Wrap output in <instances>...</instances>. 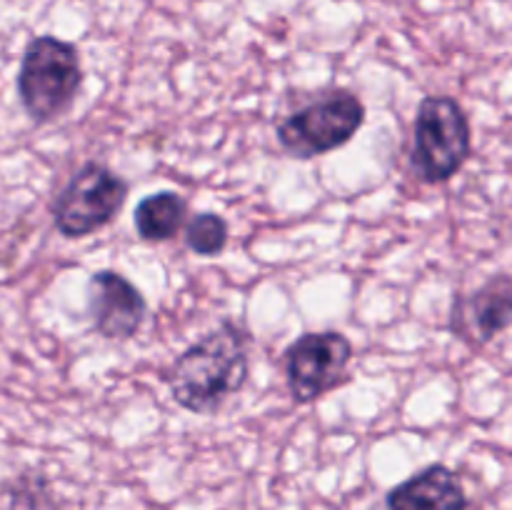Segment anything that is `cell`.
I'll use <instances>...</instances> for the list:
<instances>
[{"label":"cell","mask_w":512,"mask_h":510,"mask_svg":"<svg viewBox=\"0 0 512 510\" xmlns=\"http://www.w3.org/2000/svg\"><path fill=\"white\" fill-rule=\"evenodd\" d=\"M250 375V338L240 325L225 320L190 345L168 373L175 403L195 415L218 413L230 395L240 393Z\"/></svg>","instance_id":"cell-1"},{"label":"cell","mask_w":512,"mask_h":510,"mask_svg":"<svg viewBox=\"0 0 512 510\" xmlns=\"http://www.w3.org/2000/svg\"><path fill=\"white\" fill-rule=\"evenodd\" d=\"M80 85L83 65L73 43L53 35L30 40L20 60L18 95L33 123L58 120L75 103Z\"/></svg>","instance_id":"cell-2"},{"label":"cell","mask_w":512,"mask_h":510,"mask_svg":"<svg viewBox=\"0 0 512 510\" xmlns=\"http://www.w3.org/2000/svg\"><path fill=\"white\" fill-rule=\"evenodd\" d=\"M473 150L468 115L450 95H425L418 105L410 168L423 183H448Z\"/></svg>","instance_id":"cell-3"},{"label":"cell","mask_w":512,"mask_h":510,"mask_svg":"<svg viewBox=\"0 0 512 510\" xmlns=\"http://www.w3.org/2000/svg\"><path fill=\"white\" fill-rule=\"evenodd\" d=\"M365 123V105L353 90H330L323 98L285 115L278 125V143L293 158L310 160L343 148Z\"/></svg>","instance_id":"cell-4"},{"label":"cell","mask_w":512,"mask_h":510,"mask_svg":"<svg viewBox=\"0 0 512 510\" xmlns=\"http://www.w3.org/2000/svg\"><path fill=\"white\" fill-rule=\"evenodd\" d=\"M128 200V183L103 163H85L75 170L53 203L55 228L65 238H85L113 223Z\"/></svg>","instance_id":"cell-5"},{"label":"cell","mask_w":512,"mask_h":510,"mask_svg":"<svg viewBox=\"0 0 512 510\" xmlns=\"http://www.w3.org/2000/svg\"><path fill=\"white\" fill-rule=\"evenodd\" d=\"M353 343L338 330L305 333L285 350V378L295 403H315L345 380Z\"/></svg>","instance_id":"cell-6"},{"label":"cell","mask_w":512,"mask_h":510,"mask_svg":"<svg viewBox=\"0 0 512 510\" xmlns=\"http://www.w3.org/2000/svg\"><path fill=\"white\" fill-rule=\"evenodd\" d=\"M88 313L105 340H130L148 315V303L118 270H98L88 280Z\"/></svg>","instance_id":"cell-7"},{"label":"cell","mask_w":512,"mask_h":510,"mask_svg":"<svg viewBox=\"0 0 512 510\" xmlns=\"http://www.w3.org/2000/svg\"><path fill=\"white\" fill-rule=\"evenodd\" d=\"M385 505L388 510H465L468 495L455 470L435 463L395 485Z\"/></svg>","instance_id":"cell-8"},{"label":"cell","mask_w":512,"mask_h":510,"mask_svg":"<svg viewBox=\"0 0 512 510\" xmlns=\"http://www.w3.org/2000/svg\"><path fill=\"white\" fill-rule=\"evenodd\" d=\"M460 330H470L478 343H490L495 335L512 325V278L500 273L480 285L468 300L455 308Z\"/></svg>","instance_id":"cell-9"},{"label":"cell","mask_w":512,"mask_h":510,"mask_svg":"<svg viewBox=\"0 0 512 510\" xmlns=\"http://www.w3.org/2000/svg\"><path fill=\"white\" fill-rule=\"evenodd\" d=\"M188 215V203L183 195L173 190H160V193L148 195L135 208V230L148 243H163V240L175 238Z\"/></svg>","instance_id":"cell-10"},{"label":"cell","mask_w":512,"mask_h":510,"mask_svg":"<svg viewBox=\"0 0 512 510\" xmlns=\"http://www.w3.org/2000/svg\"><path fill=\"white\" fill-rule=\"evenodd\" d=\"M230 228L228 220L218 213H200L185 228V243L193 253L203 255V258H213L220 255L228 245Z\"/></svg>","instance_id":"cell-11"}]
</instances>
